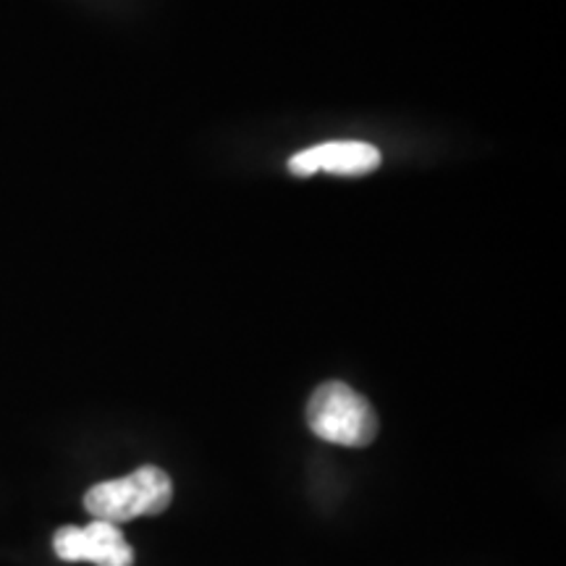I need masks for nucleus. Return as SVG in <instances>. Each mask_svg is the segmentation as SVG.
<instances>
[{
    "mask_svg": "<svg viewBox=\"0 0 566 566\" xmlns=\"http://www.w3.org/2000/svg\"><path fill=\"white\" fill-rule=\"evenodd\" d=\"M55 556L61 562H90L95 566H134V551L118 525L90 522L87 527H61L53 537Z\"/></svg>",
    "mask_w": 566,
    "mask_h": 566,
    "instance_id": "nucleus-3",
    "label": "nucleus"
},
{
    "mask_svg": "<svg viewBox=\"0 0 566 566\" xmlns=\"http://www.w3.org/2000/svg\"><path fill=\"white\" fill-rule=\"evenodd\" d=\"M380 166V153L373 145L357 139L344 142H323V145L310 147L292 155L289 171L300 179L315 174H334V176H367Z\"/></svg>",
    "mask_w": 566,
    "mask_h": 566,
    "instance_id": "nucleus-4",
    "label": "nucleus"
},
{
    "mask_svg": "<svg viewBox=\"0 0 566 566\" xmlns=\"http://www.w3.org/2000/svg\"><path fill=\"white\" fill-rule=\"evenodd\" d=\"M174 501V483L160 467H139L132 475L92 485L84 493V509L101 522L137 520V516L163 514Z\"/></svg>",
    "mask_w": 566,
    "mask_h": 566,
    "instance_id": "nucleus-1",
    "label": "nucleus"
},
{
    "mask_svg": "<svg viewBox=\"0 0 566 566\" xmlns=\"http://www.w3.org/2000/svg\"><path fill=\"white\" fill-rule=\"evenodd\" d=\"M310 430L323 441L349 449L370 446L378 436V415L363 394L342 380L317 386L307 405Z\"/></svg>",
    "mask_w": 566,
    "mask_h": 566,
    "instance_id": "nucleus-2",
    "label": "nucleus"
}]
</instances>
